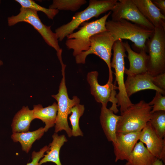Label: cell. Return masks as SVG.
I'll return each instance as SVG.
<instances>
[{
    "label": "cell",
    "instance_id": "cell-16",
    "mask_svg": "<svg viewBox=\"0 0 165 165\" xmlns=\"http://www.w3.org/2000/svg\"><path fill=\"white\" fill-rule=\"evenodd\" d=\"M120 117L116 115L106 106L102 105L100 116V123L107 140L112 142V144L116 142L117 126Z\"/></svg>",
    "mask_w": 165,
    "mask_h": 165
},
{
    "label": "cell",
    "instance_id": "cell-30",
    "mask_svg": "<svg viewBox=\"0 0 165 165\" xmlns=\"http://www.w3.org/2000/svg\"><path fill=\"white\" fill-rule=\"evenodd\" d=\"M153 4L160 10L161 13L165 16V0H152Z\"/></svg>",
    "mask_w": 165,
    "mask_h": 165
},
{
    "label": "cell",
    "instance_id": "cell-5",
    "mask_svg": "<svg viewBox=\"0 0 165 165\" xmlns=\"http://www.w3.org/2000/svg\"><path fill=\"white\" fill-rule=\"evenodd\" d=\"M61 66L62 77L60 84L58 93L52 97L57 102L58 109L56 120L55 125V133H57L62 130L65 131L69 137L72 136V130L68 121V115L71 114L70 110L74 106L79 104L80 100L74 96L72 99L69 98L66 85L65 69L66 65L64 64L62 57L59 58Z\"/></svg>",
    "mask_w": 165,
    "mask_h": 165
},
{
    "label": "cell",
    "instance_id": "cell-12",
    "mask_svg": "<svg viewBox=\"0 0 165 165\" xmlns=\"http://www.w3.org/2000/svg\"><path fill=\"white\" fill-rule=\"evenodd\" d=\"M139 140L146 146L148 151L157 159L165 163V139L155 133L149 122L141 131Z\"/></svg>",
    "mask_w": 165,
    "mask_h": 165
},
{
    "label": "cell",
    "instance_id": "cell-8",
    "mask_svg": "<svg viewBox=\"0 0 165 165\" xmlns=\"http://www.w3.org/2000/svg\"><path fill=\"white\" fill-rule=\"evenodd\" d=\"M113 57L111 62V67L115 69L116 82L118 86L119 92L116 94L118 106L120 107L121 114L133 105L126 91L124 81V57H127L126 50L122 39L116 41L113 45Z\"/></svg>",
    "mask_w": 165,
    "mask_h": 165
},
{
    "label": "cell",
    "instance_id": "cell-25",
    "mask_svg": "<svg viewBox=\"0 0 165 165\" xmlns=\"http://www.w3.org/2000/svg\"><path fill=\"white\" fill-rule=\"evenodd\" d=\"M156 134L160 138H165V111L151 113L149 121Z\"/></svg>",
    "mask_w": 165,
    "mask_h": 165
},
{
    "label": "cell",
    "instance_id": "cell-28",
    "mask_svg": "<svg viewBox=\"0 0 165 165\" xmlns=\"http://www.w3.org/2000/svg\"><path fill=\"white\" fill-rule=\"evenodd\" d=\"M49 149L48 146L46 145L41 148L39 151H33L31 154L32 161L26 165H39V162L43 157L44 153Z\"/></svg>",
    "mask_w": 165,
    "mask_h": 165
},
{
    "label": "cell",
    "instance_id": "cell-9",
    "mask_svg": "<svg viewBox=\"0 0 165 165\" xmlns=\"http://www.w3.org/2000/svg\"><path fill=\"white\" fill-rule=\"evenodd\" d=\"M8 25L12 26L20 22H25L32 26L41 35L45 42L57 51L60 48L56 34L52 31L51 26H47L41 21L37 12L33 9L21 7L20 12L17 15L12 16L7 19Z\"/></svg>",
    "mask_w": 165,
    "mask_h": 165
},
{
    "label": "cell",
    "instance_id": "cell-1",
    "mask_svg": "<svg viewBox=\"0 0 165 165\" xmlns=\"http://www.w3.org/2000/svg\"><path fill=\"white\" fill-rule=\"evenodd\" d=\"M105 25L107 30L113 34L116 41L129 40L134 43L139 52L141 50H146V42L154 31V30L122 19L108 20Z\"/></svg>",
    "mask_w": 165,
    "mask_h": 165
},
{
    "label": "cell",
    "instance_id": "cell-3",
    "mask_svg": "<svg viewBox=\"0 0 165 165\" xmlns=\"http://www.w3.org/2000/svg\"><path fill=\"white\" fill-rule=\"evenodd\" d=\"M112 13L110 11L100 18L85 24L79 30L67 36L65 44L69 49L73 50L75 57L83 51L88 50L90 46V38L93 35L107 31L106 22Z\"/></svg>",
    "mask_w": 165,
    "mask_h": 165
},
{
    "label": "cell",
    "instance_id": "cell-6",
    "mask_svg": "<svg viewBox=\"0 0 165 165\" xmlns=\"http://www.w3.org/2000/svg\"><path fill=\"white\" fill-rule=\"evenodd\" d=\"M148 53V72L154 76L165 72V28L155 27L152 35L145 43Z\"/></svg>",
    "mask_w": 165,
    "mask_h": 165
},
{
    "label": "cell",
    "instance_id": "cell-26",
    "mask_svg": "<svg viewBox=\"0 0 165 165\" xmlns=\"http://www.w3.org/2000/svg\"><path fill=\"white\" fill-rule=\"evenodd\" d=\"M19 3L21 7L28 8L38 11L44 13L50 19L53 20L55 16L58 14L59 10L57 9H48L42 6L32 0H16Z\"/></svg>",
    "mask_w": 165,
    "mask_h": 165
},
{
    "label": "cell",
    "instance_id": "cell-32",
    "mask_svg": "<svg viewBox=\"0 0 165 165\" xmlns=\"http://www.w3.org/2000/svg\"><path fill=\"white\" fill-rule=\"evenodd\" d=\"M3 62L1 60H0V66L3 64Z\"/></svg>",
    "mask_w": 165,
    "mask_h": 165
},
{
    "label": "cell",
    "instance_id": "cell-31",
    "mask_svg": "<svg viewBox=\"0 0 165 165\" xmlns=\"http://www.w3.org/2000/svg\"><path fill=\"white\" fill-rule=\"evenodd\" d=\"M151 165H165V163L161 160L156 159Z\"/></svg>",
    "mask_w": 165,
    "mask_h": 165
},
{
    "label": "cell",
    "instance_id": "cell-10",
    "mask_svg": "<svg viewBox=\"0 0 165 165\" xmlns=\"http://www.w3.org/2000/svg\"><path fill=\"white\" fill-rule=\"evenodd\" d=\"M98 73L96 71L89 72L87 75V80L90 86L91 94L97 102L107 106L108 102L112 104L109 109L115 114L119 112L117 108V100L116 97V90L118 89L113 80L108 79L107 82L104 85H100L98 81Z\"/></svg>",
    "mask_w": 165,
    "mask_h": 165
},
{
    "label": "cell",
    "instance_id": "cell-21",
    "mask_svg": "<svg viewBox=\"0 0 165 165\" xmlns=\"http://www.w3.org/2000/svg\"><path fill=\"white\" fill-rule=\"evenodd\" d=\"M34 119L32 110L23 106L14 116L11 126L13 133L28 131L30 124Z\"/></svg>",
    "mask_w": 165,
    "mask_h": 165
},
{
    "label": "cell",
    "instance_id": "cell-24",
    "mask_svg": "<svg viewBox=\"0 0 165 165\" xmlns=\"http://www.w3.org/2000/svg\"><path fill=\"white\" fill-rule=\"evenodd\" d=\"M86 3V0H53L49 8L75 12Z\"/></svg>",
    "mask_w": 165,
    "mask_h": 165
},
{
    "label": "cell",
    "instance_id": "cell-33",
    "mask_svg": "<svg viewBox=\"0 0 165 165\" xmlns=\"http://www.w3.org/2000/svg\"><path fill=\"white\" fill-rule=\"evenodd\" d=\"M1 3V1L0 0V3Z\"/></svg>",
    "mask_w": 165,
    "mask_h": 165
},
{
    "label": "cell",
    "instance_id": "cell-11",
    "mask_svg": "<svg viewBox=\"0 0 165 165\" xmlns=\"http://www.w3.org/2000/svg\"><path fill=\"white\" fill-rule=\"evenodd\" d=\"M111 11L112 20L124 19L148 29H154V26L143 15L132 0H118Z\"/></svg>",
    "mask_w": 165,
    "mask_h": 165
},
{
    "label": "cell",
    "instance_id": "cell-15",
    "mask_svg": "<svg viewBox=\"0 0 165 165\" xmlns=\"http://www.w3.org/2000/svg\"><path fill=\"white\" fill-rule=\"evenodd\" d=\"M127 58L130 63L129 69L125 68L124 73L127 75H138L148 72L149 56L145 50H141L139 53L134 51L128 42H123Z\"/></svg>",
    "mask_w": 165,
    "mask_h": 165
},
{
    "label": "cell",
    "instance_id": "cell-4",
    "mask_svg": "<svg viewBox=\"0 0 165 165\" xmlns=\"http://www.w3.org/2000/svg\"><path fill=\"white\" fill-rule=\"evenodd\" d=\"M152 106L144 101L133 104L121 114L117 133L127 134L141 131L149 121Z\"/></svg>",
    "mask_w": 165,
    "mask_h": 165
},
{
    "label": "cell",
    "instance_id": "cell-29",
    "mask_svg": "<svg viewBox=\"0 0 165 165\" xmlns=\"http://www.w3.org/2000/svg\"><path fill=\"white\" fill-rule=\"evenodd\" d=\"M152 81L155 86L165 91V72L153 76Z\"/></svg>",
    "mask_w": 165,
    "mask_h": 165
},
{
    "label": "cell",
    "instance_id": "cell-18",
    "mask_svg": "<svg viewBox=\"0 0 165 165\" xmlns=\"http://www.w3.org/2000/svg\"><path fill=\"white\" fill-rule=\"evenodd\" d=\"M57 109V104L56 102L45 108L40 104L34 105L32 110L34 119H40L45 123V132L55 125Z\"/></svg>",
    "mask_w": 165,
    "mask_h": 165
},
{
    "label": "cell",
    "instance_id": "cell-14",
    "mask_svg": "<svg viewBox=\"0 0 165 165\" xmlns=\"http://www.w3.org/2000/svg\"><path fill=\"white\" fill-rule=\"evenodd\" d=\"M141 131L127 134L117 133L116 142L113 144L115 162L127 160L139 140Z\"/></svg>",
    "mask_w": 165,
    "mask_h": 165
},
{
    "label": "cell",
    "instance_id": "cell-20",
    "mask_svg": "<svg viewBox=\"0 0 165 165\" xmlns=\"http://www.w3.org/2000/svg\"><path fill=\"white\" fill-rule=\"evenodd\" d=\"M52 137L53 139L48 146L49 149L39 161V165L48 162H53L56 165H62L59 157L60 152L62 146L67 141V139L64 135H59L56 133Z\"/></svg>",
    "mask_w": 165,
    "mask_h": 165
},
{
    "label": "cell",
    "instance_id": "cell-22",
    "mask_svg": "<svg viewBox=\"0 0 165 165\" xmlns=\"http://www.w3.org/2000/svg\"><path fill=\"white\" fill-rule=\"evenodd\" d=\"M45 132L44 127H41L32 131L13 133L11 138L14 142H20L22 150L28 153L34 142L39 139Z\"/></svg>",
    "mask_w": 165,
    "mask_h": 165
},
{
    "label": "cell",
    "instance_id": "cell-13",
    "mask_svg": "<svg viewBox=\"0 0 165 165\" xmlns=\"http://www.w3.org/2000/svg\"><path fill=\"white\" fill-rule=\"evenodd\" d=\"M153 76L148 72L138 75H127L124 82L126 91L128 97L141 90L151 89L165 94V91L156 86L153 83Z\"/></svg>",
    "mask_w": 165,
    "mask_h": 165
},
{
    "label": "cell",
    "instance_id": "cell-19",
    "mask_svg": "<svg viewBox=\"0 0 165 165\" xmlns=\"http://www.w3.org/2000/svg\"><path fill=\"white\" fill-rule=\"evenodd\" d=\"M156 159L139 141L135 144L124 165H151Z\"/></svg>",
    "mask_w": 165,
    "mask_h": 165
},
{
    "label": "cell",
    "instance_id": "cell-23",
    "mask_svg": "<svg viewBox=\"0 0 165 165\" xmlns=\"http://www.w3.org/2000/svg\"><path fill=\"white\" fill-rule=\"evenodd\" d=\"M84 110V105L79 104L73 106L70 110L71 115L69 119L72 126V136L74 137L83 136V134L80 128L79 122Z\"/></svg>",
    "mask_w": 165,
    "mask_h": 165
},
{
    "label": "cell",
    "instance_id": "cell-7",
    "mask_svg": "<svg viewBox=\"0 0 165 165\" xmlns=\"http://www.w3.org/2000/svg\"><path fill=\"white\" fill-rule=\"evenodd\" d=\"M90 40V46L89 49L82 52L75 57L76 63L84 64L88 55L92 54L96 55L106 63L109 72L108 79L113 80L111 58L112 47L116 41L113 34L107 30L93 35Z\"/></svg>",
    "mask_w": 165,
    "mask_h": 165
},
{
    "label": "cell",
    "instance_id": "cell-27",
    "mask_svg": "<svg viewBox=\"0 0 165 165\" xmlns=\"http://www.w3.org/2000/svg\"><path fill=\"white\" fill-rule=\"evenodd\" d=\"M148 104L152 108L151 113L156 111H165V96L158 91H156L153 99Z\"/></svg>",
    "mask_w": 165,
    "mask_h": 165
},
{
    "label": "cell",
    "instance_id": "cell-2",
    "mask_svg": "<svg viewBox=\"0 0 165 165\" xmlns=\"http://www.w3.org/2000/svg\"><path fill=\"white\" fill-rule=\"evenodd\" d=\"M118 2L117 0H90L88 6L85 9L76 13L70 21L56 29L55 33L58 39L62 41L85 21L111 11Z\"/></svg>",
    "mask_w": 165,
    "mask_h": 165
},
{
    "label": "cell",
    "instance_id": "cell-17",
    "mask_svg": "<svg viewBox=\"0 0 165 165\" xmlns=\"http://www.w3.org/2000/svg\"><path fill=\"white\" fill-rule=\"evenodd\" d=\"M141 14L155 27L165 28V16L151 0H132Z\"/></svg>",
    "mask_w": 165,
    "mask_h": 165
}]
</instances>
